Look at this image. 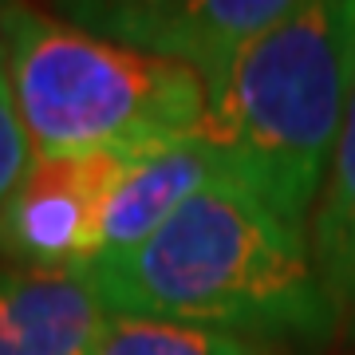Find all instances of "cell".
<instances>
[{"label": "cell", "instance_id": "obj_1", "mask_svg": "<svg viewBox=\"0 0 355 355\" xmlns=\"http://www.w3.org/2000/svg\"><path fill=\"white\" fill-rule=\"evenodd\" d=\"M79 272L107 316L225 331L280 355L316 352L340 331L308 237L237 178L190 198L142 245L91 257Z\"/></svg>", "mask_w": 355, "mask_h": 355}, {"label": "cell", "instance_id": "obj_2", "mask_svg": "<svg viewBox=\"0 0 355 355\" xmlns=\"http://www.w3.org/2000/svg\"><path fill=\"white\" fill-rule=\"evenodd\" d=\"M355 79V4H296L237 55L209 139L237 178L308 237Z\"/></svg>", "mask_w": 355, "mask_h": 355}, {"label": "cell", "instance_id": "obj_3", "mask_svg": "<svg viewBox=\"0 0 355 355\" xmlns=\"http://www.w3.org/2000/svg\"><path fill=\"white\" fill-rule=\"evenodd\" d=\"M4 76L36 158L135 154L209 135V91L193 67L16 4Z\"/></svg>", "mask_w": 355, "mask_h": 355}, {"label": "cell", "instance_id": "obj_4", "mask_svg": "<svg viewBox=\"0 0 355 355\" xmlns=\"http://www.w3.org/2000/svg\"><path fill=\"white\" fill-rule=\"evenodd\" d=\"M292 0H114V4H64L71 24L91 36L158 60L186 64L202 76L209 103L221 95L229 71L249 44L280 24Z\"/></svg>", "mask_w": 355, "mask_h": 355}, {"label": "cell", "instance_id": "obj_5", "mask_svg": "<svg viewBox=\"0 0 355 355\" xmlns=\"http://www.w3.org/2000/svg\"><path fill=\"white\" fill-rule=\"evenodd\" d=\"M127 154L36 158L0 214V257L36 272H79L99 253L103 209Z\"/></svg>", "mask_w": 355, "mask_h": 355}, {"label": "cell", "instance_id": "obj_6", "mask_svg": "<svg viewBox=\"0 0 355 355\" xmlns=\"http://www.w3.org/2000/svg\"><path fill=\"white\" fill-rule=\"evenodd\" d=\"M225 178H237V166L225 146H217L209 135L174 139L150 146V150L127 154V162L111 186L107 209H103L99 253H127V249L142 245L190 198H198L202 190L225 182Z\"/></svg>", "mask_w": 355, "mask_h": 355}, {"label": "cell", "instance_id": "obj_7", "mask_svg": "<svg viewBox=\"0 0 355 355\" xmlns=\"http://www.w3.org/2000/svg\"><path fill=\"white\" fill-rule=\"evenodd\" d=\"M107 320L83 272L0 265V355H87Z\"/></svg>", "mask_w": 355, "mask_h": 355}, {"label": "cell", "instance_id": "obj_8", "mask_svg": "<svg viewBox=\"0 0 355 355\" xmlns=\"http://www.w3.org/2000/svg\"><path fill=\"white\" fill-rule=\"evenodd\" d=\"M308 253L340 316V328H355V79L336 154L312 214V229H308Z\"/></svg>", "mask_w": 355, "mask_h": 355}, {"label": "cell", "instance_id": "obj_9", "mask_svg": "<svg viewBox=\"0 0 355 355\" xmlns=\"http://www.w3.org/2000/svg\"><path fill=\"white\" fill-rule=\"evenodd\" d=\"M87 355H280V352H272L265 343L241 340V336L190 328V324L111 316Z\"/></svg>", "mask_w": 355, "mask_h": 355}, {"label": "cell", "instance_id": "obj_10", "mask_svg": "<svg viewBox=\"0 0 355 355\" xmlns=\"http://www.w3.org/2000/svg\"><path fill=\"white\" fill-rule=\"evenodd\" d=\"M32 162H36V150L28 142V130L12 103L8 76H0V214L8 209V202L20 190V182L32 170Z\"/></svg>", "mask_w": 355, "mask_h": 355}, {"label": "cell", "instance_id": "obj_11", "mask_svg": "<svg viewBox=\"0 0 355 355\" xmlns=\"http://www.w3.org/2000/svg\"><path fill=\"white\" fill-rule=\"evenodd\" d=\"M8 12H12V4H0V76L8 67Z\"/></svg>", "mask_w": 355, "mask_h": 355}]
</instances>
